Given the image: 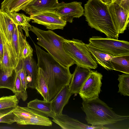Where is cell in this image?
Returning a JSON list of instances; mask_svg holds the SVG:
<instances>
[{
    "instance_id": "cell-1",
    "label": "cell",
    "mask_w": 129,
    "mask_h": 129,
    "mask_svg": "<svg viewBox=\"0 0 129 129\" xmlns=\"http://www.w3.org/2000/svg\"><path fill=\"white\" fill-rule=\"evenodd\" d=\"M34 44L37 58V65L45 74L48 89L49 100L50 101L63 87L69 85L72 74L69 68L63 66L49 53L34 43Z\"/></svg>"
},
{
    "instance_id": "cell-2",
    "label": "cell",
    "mask_w": 129,
    "mask_h": 129,
    "mask_svg": "<svg viewBox=\"0 0 129 129\" xmlns=\"http://www.w3.org/2000/svg\"><path fill=\"white\" fill-rule=\"evenodd\" d=\"M83 15L88 25L107 37L118 39L119 34L111 16L107 4L101 0H88Z\"/></svg>"
},
{
    "instance_id": "cell-3",
    "label": "cell",
    "mask_w": 129,
    "mask_h": 129,
    "mask_svg": "<svg viewBox=\"0 0 129 129\" xmlns=\"http://www.w3.org/2000/svg\"><path fill=\"white\" fill-rule=\"evenodd\" d=\"M81 107L85 113V119L92 126H102L114 124L129 119L128 116H122L116 113L99 98L88 101H83Z\"/></svg>"
},
{
    "instance_id": "cell-4",
    "label": "cell",
    "mask_w": 129,
    "mask_h": 129,
    "mask_svg": "<svg viewBox=\"0 0 129 129\" xmlns=\"http://www.w3.org/2000/svg\"><path fill=\"white\" fill-rule=\"evenodd\" d=\"M29 29L37 36V44L45 49L63 66L69 68L75 64L64 49V38L49 29L43 30L31 25Z\"/></svg>"
},
{
    "instance_id": "cell-5",
    "label": "cell",
    "mask_w": 129,
    "mask_h": 129,
    "mask_svg": "<svg viewBox=\"0 0 129 129\" xmlns=\"http://www.w3.org/2000/svg\"><path fill=\"white\" fill-rule=\"evenodd\" d=\"M64 49L75 61L77 66L89 69H95L98 64L89 50L86 44L82 40L74 38L65 39Z\"/></svg>"
},
{
    "instance_id": "cell-6",
    "label": "cell",
    "mask_w": 129,
    "mask_h": 129,
    "mask_svg": "<svg viewBox=\"0 0 129 129\" xmlns=\"http://www.w3.org/2000/svg\"><path fill=\"white\" fill-rule=\"evenodd\" d=\"M89 41L96 47L113 57L129 54V42L124 40L93 36Z\"/></svg>"
},
{
    "instance_id": "cell-7",
    "label": "cell",
    "mask_w": 129,
    "mask_h": 129,
    "mask_svg": "<svg viewBox=\"0 0 129 129\" xmlns=\"http://www.w3.org/2000/svg\"><path fill=\"white\" fill-rule=\"evenodd\" d=\"M103 75L96 71L91 70L79 93L83 101H88L99 98L101 91Z\"/></svg>"
},
{
    "instance_id": "cell-8",
    "label": "cell",
    "mask_w": 129,
    "mask_h": 129,
    "mask_svg": "<svg viewBox=\"0 0 129 129\" xmlns=\"http://www.w3.org/2000/svg\"><path fill=\"white\" fill-rule=\"evenodd\" d=\"M30 16L32 23L43 25L51 30L63 29L67 24V22L56 11H42Z\"/></svg>"
},
{
    "instance_id": "cell-9",
    "label": "cell",
    "mask_w": 129,
    "mask_h": 129,
    "mask_svg": "<svg viewBox=\"0 0 129 129\" xmlns=\"http://www.w3.org/2000/svg\"><path fill=\"white\" fill-rule=\"evenodd\" d=\"M13 113L15 121L18 124L42 126L44 124L43 116L45 115L27 107L18 105L15 109Z\"/></svg>"
},
{
    "instance_id": "cell-10",
    "label": "cell",
    "mask_w": 129,
    "mask_h": 129,
    "mask_svg": "<svg viewBox=\"0 0 129 129\" xmlns=\"http://www.w3.org/2000/svg\"><path fill=\"white\" fill-rule=\"evenodd\" d=\"M109 12L119 34L123 33L126 29L129 21V11L116 3L107 4Z\"/></svg>"
},
{
    "instance_id": "cell-11",
    "label": "cell",
    "mask_w": 129,
    "mask_h": 129,
    "mask_svg": "<svg viewBox=\"0 0 129 129\" xmlns=\"http://www.w3.org/2000/svg\"><path fill=\"white\" fill-rule=\"evenodd\" d=\"M81 2L74 1L59 3L56 12L67 22L72 23L74 18H79L84 14V10Z\"/></svg>"
},
{
    "instance_id": "cell-12",
    "label": "cell",
    "mask_w": 129,
    "mask_h": 129,
    "mask_svg": "<svg viewBox=\"0 0 129 129\" xmlns=\"http://www.w3.org/2000/svg\"><path fill=\"white\" fill-rule=\"evenodd\" d=\"M52 121L63 129H107L104 126H90L82 123L67 115L55 114Z\"/></svg>"
},
{
    "instance_id": "cell-13",
    "label": "cell",
    "mask_w": 129,
    "mask_h": 129,
    "mask_svg": "<svg viewBox=\"0 0 129 129\" xmlns=\"http://www.w3.org/2000/svg\"><path fill=\"white\" fill-rule=\"evenodd\" d=\"M90 71V69L76 66L68 86L69 90L72 94L79 93Z\"/></svg>"
},
{
    "instance_id": "cell-14",
    "label": "cell",
    "mask_w": 129,
    "mask_h": 129,
    "mask_svg": "<svg viewBox=\"0 0 129 129\" xmlns=\"http://www.w3.org/2000/svg\"><path fill=\"white\" fill-rule=\"evenodd\" d=\"M59 3L58 0H32L24 11L30 15L42 11H56Z\"/></svg>"
},
{
    "instance_id": "cell-15",
    "label": "cell",
    "mask_w": 129,
    "mask_h": 129,
    "mask_svg": "<svg viewBox=\"0 0 129 129\" xmlns=\"http://www.w3.org/2000/svg\"><path fill=\"white\" fill-rule=\"evenodd\" d=\"M19 62L20 63L27 74L28 87L35 89L38 68L33 56L20 60Z\"/></svg>"
},
{
    "instance_id": "cell-16",
    "label": "cell",
    "mask_w": 129,
    "mask_h": 129,
    "mask_svg": "<svg viewBox=\"0 0 129 129\" xmlns=\"http://www.w3.org/2000/svg\"><path fill=\"white\" fill-rule=\"evenodd\" d=\"M68 85L63 87L50 102L53 110L55 114H62L64 107L68 103L72 95L68 88Z\"/></svg>"
},
{
    "instance_id": "cell-17",
    "label": "cell",
    "mask_w": 129,
    "mask_h": 129,
    "mask_svg": "<svg viewBox=\"0 0 129 129\" xmlns=\"http://www.w3.org/2000/svg\"><path fill=\"white\" fill-rule=\"evenodd\" d=\"M86 45L97 63L107 70H113L111 62L113 56L99 49L90 43L86 44Z\"/></svg>"
},
{
    "instance_id": "cell-18",
    "label": "cell",
    "mask_w": 129,
    "mask_h": 129,
    "mask_svg": "<svg viewBox=\"0 0 129 129\" xmlns=\"http://www.w3.org/2000/svg\"><path fill=\"white\" fill-rule=\"evenodd\" d=\"M22 29L20 26L16 25L12 36L13 46L18 64L23 50L27 42L26 37L23 34Z\"/></svg>"
},
{
    "instance_id": "cell-19",
    "label": "cell",
    "mask_w": 129,
    "mask_h": 129,
    "mask_svg": "<svg viewBox=\"0 0 129 129\" xmlns=\"http://www.w3.org/2000/svg\"><path fill=\"white\" fill-rule=\"evenodd\" d=\"M27 107L53 118L55 114L53 111L50 101L41 100L36 99L27 104Z\"/></svg>"
},
{
    "instance_id": "cell-20",
    "label": "cell",
    "mask_w": 129,
    "mask_h": 129,
    "mask_svg": "<svg viewBox=\"0 0 129 129\" xmlns=\"http://www.w3.org/2000/svg\"><path fill=\"white\" fill-rule=\"evenodd\" d=\"M35 89L46 101H49V94L48 85L45 74L42 69L38 68L36 80Z\"/></svg>"
},
{
    "instance_id": "cell-21",
    "label": "cell",
    "mask_w": 129,
    "mask_h": 129,
    "mask_svg": "<svg viewBox=\"0 0 129 129\" xmlns=\"http://www.w3.org/2000/svg\"><path fill=\"white\" fill-rule=\"evenodd\" d=\"M16 73L11 68L5 71L0 70V88L9 89L14 92Z\"/></svg>"
},
{
    "instance_id": "cell-22",
    "label": "cell",
    "mask_w": 129,
    "mask_h": 129,
    "mask_svg": "<svg viewBox=\"0 0 129 129\" xmlns=\"http://www.w3.org/2000/svg\"><path fill=\"white\" fill-rule=\"evenodd\" d=\"M111 62L114 70L129 74V54L113 57Z\"/></svg>"
},
{
    "instance_id": "cell-23",
    "label": "cell",
    "mask_w": 129,
    "mask_h": 129,
    "mask_svg": "<svg viewBox=\"0 0 129 129\" xmlns=\"http://www.w3.org/2000/svg\"><path fill=\"white\" fill-rule=\"evenodd\" d=\"M9 13L14 23L16 25L20 26L24 30L26 37H29V28L31 26L29 23L31 20L30 17L27 16L23 13L15 12Z\"/></svg>"
},
{
    "instance_id": "cell-24",
    "label": "cell",
    "mask_w": 129,
    "mask_h": 129,
    "mask_svg": "<svg viewBox=\"0 0 129 129\" xmlns=\"http://www.w3.org/2000/svg\"><path fill=\"white\" fill-rule=\"evenodd\" d=\"M32 0H12L3 10L9 13L24 11L25 8Z\"/></svg>"
},
{
    "instance_id": "cell-25",
    "label": "cell",
    "mask_w": 129,
    "mask_h": 129,
    "mask_svg": "<svg viewBox=\"0 0 129 129\" xmlns=\"http://www.w3.org/2000/svg\"><path fill=\"white\" fill-rule=\"evenodd\" d=\"M15 71L16 75L13 93L18 100L21 99L23 101H25L28 98L27 92L23 86L17 72L15 70Z\"/></svg>"
},
{
    "instance_id": "cell-26",
    "label": "cell",
    "mask_w": 129,
    "mask_h": 129,
    "mask_svg": "<svg viewBox=\"0 0 129 129\" xmlns=\"http://www.w3.org/2000/svg\"><path fill=\"white\" fill-rule=\"evenodd\" d=\"M118 80L119 90L118 92L124 96H129V74L118 75Z\"/></svg>"
},
{
    "instance_id": "cell-27",
    "label": "cell",
    "mask_w": 129,
    "mask_h": 129,
    "mask_svg": "<svg viewBox=\"0 0 129 129\" xmlns=\"http://www.w3.org/2000/svg\"><path fill=\"white\" fill-rule=\"evenodd\" d=\"M19 100L15 94L0 98V110L12 107L18 105Z\"/></svg>"
},
{
    "instance_id": "cell-28",
    "label": "cell",
    "mask_w": 129,
    "mask_h": 129,
    "mask_svg": "<svg viewBox=\"0 0 129 129\" xmlns=\"http://www.w3.org/2000/svg\"><path fill=\"white\" fill-rule=\"evenodd\" d=\"M16 108L0 110V123L11 124L15 122L13 111Z\"/></svg>"
},
{
    "instance_id": "cell-29",
    "label": "cell",
    "mask_w": 129,
    "mask_h": 129,
    "mask_svg": "<svg viewBox=\"0 0 129 129\" xmlns=\"http://www.w3.org/2000/svg\"><path fill=\"white\" fill-rule=\"evenodd\" d=\"M14 70L19 76L23 86L26 90L28 87V84L27 79V75L20 62H19L17 67L14 69Z\"/></svg>"
},
{
    "instance_id": "cell-30",
    "label": "cell",
    "mask_w": 129,
    "mask_h": 129,
    "mask_svg": "<svg viewBox=\"0 0 129 129\" xmlns=\"http://www.w3.org/2000/svg\"><path fill=\"white\" fill-rule=\"evenodd\" d=\"M33 49L27 41L23 50L20 60L33 56Z\"/></svg>"
},
{
    "instance_id": "cell-31",
    "label": "cell",
    "mask_w": 129,
    "mask_h": 129,
    "mask_svg": "<svg viewBox=\"0 0 129 129\" xmlns=\"http://www.w3.org/2000/svg\"><path fill=\"white\" fill-rule=\"evenodd\" d=\"M111 2L116 3L125 10L129 11V0H112Z\"/></svg>"
},
{
    "instance_id": "cell-32",
    "label": "cell",
    "mask_w": 129,
    "mask_h": 129,
    "mask_svg": "<svg viewBox=\"0 0 129 129\" xmlns=\"http://www.w3.org/2000/svg\"><path fill=\"white\" fill-rule=\"evenodd\" d=\"M4 54L3 44L0 33V68Z\"/></svg>"
},
{
    "instance_id": "cell-33",
    "label": "cell",
    "mask_w": 129,
    "mask_h": 129,
    "mask_svg": "<svg viewBox=\"0 0 129 129\" xmlns=\"http://www.w3.org/2000/svg\"><path fill=\"white\" fill-rule=\"evenodd\" d=\"M12 0H4L1 4V8L4 10Z\"/></svg>"
},
{
    "instance_id": "cell-34",
    "label": "cell",
    "mask_w": 129,
    "mask_h": 129,
    "mask_svg": "<svg viewBox=\"0 0 129 129\" xmlns=\"http://www.w3.org/2000/svg\"><path fill=\"white\" fill-rule=\"evenodd\" d=\"M102 2L106 4H108L112 2V0H102Z\"/></svg>"
},
{
    "instance_id": "cell-35",
    "label": "cell",
    "mask_w": 129,
    "mask_h": 129,
    "mask_svg": "<svg viewBox=\"0 0 129 129\" xmlns=\"http://www.w3.org/2000/svg\"><path fill=\"white\" fill-rule=\"evenodd\" d=\"M101 0L102 1V0Z\"/></svg>"
}]
</instances>
